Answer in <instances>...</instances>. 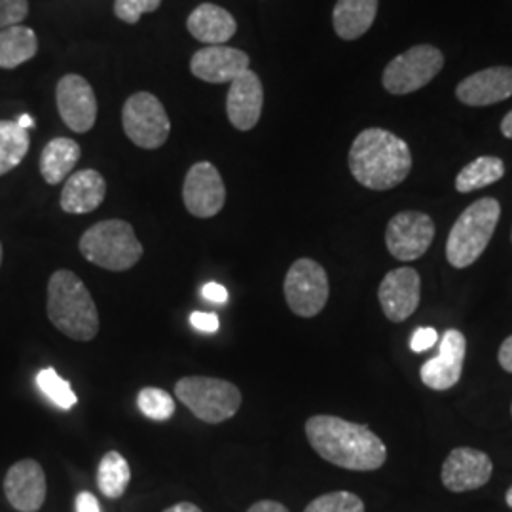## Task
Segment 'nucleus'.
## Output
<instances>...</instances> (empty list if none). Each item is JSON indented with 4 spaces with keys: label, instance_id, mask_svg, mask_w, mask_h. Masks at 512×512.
Returning <instances> with one entry per match:
<instances>
[{
    "label": "nucleus",
    "instance_id": "obj_20",
    "mask_svg": "<svg viewBox=\"0 0 512 512\" xmlns=\"http://www.w3.org/2000/svg\"><path fill=\"white\" fill-rule=\"evenodd\" d=\"M107 196V183L95 169L73 173L61 192V209L69 215H86L95 211Z\"/></svg>",
    "mask_w": 512,
    "mask_h": 512
},
{
    "label": "nucleus",
    "instance_id": "obj_8",
    "mask_svg": "<svg viewBox=\"0 0 512 512\" xmlns=\"http://www.w3.org/2000/svg\"><path fill=\"white\" fill-rule=\"evenodd\" d=\"M444 67V55L435 46L420 44L391 59L382 82L391 95H406L427 86Z\"/></svg>",
    "mask_w": 512,
    "mask_h": 512
},
{
    "label": "nucleus",
    "instance_id": "obj_44",
    "mask_svg": "<svg viewBox=\"0 0 512 512\" xmlns=\"http://www.w3.org/2000/svg\"><path fill=\"white\" fill-rule=\"evenodd\" d=\"M511 410H512V408H511Z\"/></svg>",
    "mask_w": 512,
    "mask_h": 512
},
{
    "label": "nucleus",
    "instance_id": "obj_37",
    "mask_svg": "<svg viewBox=\"0 0 512 512\" xmlns=\"http://www.w3.org/2000/svg\"><path fill=\"white\" fill-rule=\"evenodd\" d=\"M497 359H499V365L503 366L507 372L512 374V336H509L497 353Z\"/></svg>",
    "mask_w": 512,
    "mask_h": 512
},
{
    "label": "nucleus",
    "instance_id": "obj_29",
    "mask_svg": "<svg viewBox=\"0 0 512 512\" xmlns=\"http://www.w3.org/2000/svg\"><path fill=\"white\" fill-rule=\"evenodd\" d=\"M139 410L154 421H167L175 412V399L160 387H145L137 395Z\"/></svg>",
    "mask_w": 512,
    "mask_h": 512
},
{
    "label": "nucleus",
    "instance_id": "obj_24",
    "mask_svg": "<svg viewBox=\"0 0 512 512\" xmlns=\"http://www.w3.org/2000/svg\"><path fill=\"white\" fill-rule=\"evenodd\" d=\"M38 52V38L31 27L0 29V69H16Z\"/></svg>",
    "mask_w": 512,
    "mask_h": 512
},
{
    "label": "nucleus",
    "instance_id": "obj_3",
    "mask_svg": "<svg viewBox=\"0 0 512 512\" xmlns=\"http://www.w3.org/2000/svg\"><path fill=\"white\" fill-rule=\"evenodd\" d=\"M48 317L55 329L76 342H90L99 332V313L92 294L69 270H59L50 277Z\"/></svg>",
    "mask_w": 512,
    "mask_h": 512
},
{
    "label": "nucleus",
    "instance_id": "obj_42",
    "mask_svg": "<svg viewBox=\"0 0 512 512\" xmlns=\"http://www.w3.org/2000/svg\"><path fill=\"white\" fill-rule=\"evenodd\" d=\"M505 499H507V505L512 509V486L507 490V497H505Z\"/></svg>",
    "mask_w": 512,
    "mask_h": 512
},
{
    "label": "nucleus",
    "instance_id": "obj_12",
    "mask_svg": "<svg viewBox=\"0 0 512 512\" xmlns=\"http://www.w3.org/2000/svg\"><path fill=\"white\" fill-rule=\"evenodd\" d=\"M57 110L74 133H88L97 120V99L92 84L80 74H65L55 88Z\"/></svg>",
    "mask_w": 512,
    "mask_h": 512
},
{
    "label": "nucleus",
    "instance_id": "obj_26",
    "mask_svg": "<svg viewBox=\"0 0 512 512\" xmlns=\"http://www.w3.org/2000/svg\"><path fill=\"white\" fill-rule=\"evenodd\" d=\"M31 147L29 131L18 122L0 120V177L16 169Z\"/></svg>",
    "mask_w": 512,
    "mask_h": 512
},
{
    "label": "nucleus",
    "instance_id": "obj_14",
    "mask_svg": "<svg viewBox=\"0 0 512 512\" xmlns=\"http://www.w3.org/2000/svg\"><path fill=\"white\" fill-rule=\"evenodd\" d=\"M465 353V336L456 329L446 330L440 338L439 355L421 366V382L435 391L452 389L461 380Z\"/></svg>",
    "mask_w": 512,
    "mask_h": 512
},
{
    "label": "nucleus",
    "instance_id": "obj_33",
    "mask_svg": "<svg viewBox=\"0 0 512 512\" xmlns=\"http://www.w3.org/2000/svg\"><path fill=\"white\" fill-rule=\"evenodd\" d=\"M437 342H439L437 330L431 329V327H421V329L416 330V332L412 334V338H410V349H412L414 353H423V351L433 348Z\"/></svg>",
    "mask_w": 512,
    "mask_h": 512
},
{
    "label": "nucleus",
    "instance_id": "obj_23",
    "mask_svg": "<svg viewBox=\"0 0 512 512\" xmlns=\"http://www.w3.org/2000/svg\"><path fill=\"white\" fill-rule=\"evenodd\" d=\"M80 156H82V148L73 139H67V137L52 139L40 154V173L44 181L55 186L69 179Z\"/></svg>",
    "mask_w": 512,
    "mask_h": 512
},
{
    "label": "nucleus",
    "instance_id": "obj_17",
    "mask_svg": "<svg viewBox=\"0 0 512 512\" xmlns=\"http://www.w3.org/2000/svg\"><path fill=\"white\" fill-rule=\"evenodd\" d=\"M249 55L230 46H205L190 59V73L209 84H224L249 71Z\"/></svg>",
    "mask_w": 512,
    "mask_h": 512
},
{
    "label": "nucleus",
    "instance_id": "obj_28",
    "mask_svg": "<svg viewBox=\"0 0 512 512\" xmlns=\"http://www.w3.org/2000/svg\"><path fill=\"white\" fill-rule=\"evenodd\" d=\"M37 384L38 389L61 410H71L74 404L78 403V397H76L71 384L67 380H63L54 368L40 370Z\"/></svg>",
    "mask_w": 512,
    "mask_h": 512
},
{
    "label": "nucleus",
    "instance_id": "obj_16",
    "mask_svg": "<svg viewBox=\"0 0 512 512\" xmlns=\"http://www.w3.org/2000/svg\"><path fill=\"white\" fill-rule=\"evenodd\" d=\"M46 475L35 459H21L4 478V494L19 512H37L46 501Z\"/></svg>",
    "mask_w": 512,
    "mask_h": 512
},
{
    "label": "nucleus",
    "instance_id": "obj_10",
    "mask_svg": "<svg viewBox=\"0 0 512 512\" xmlns=\"http://www.w3.org/2000/svg\"><path fill=\"white\" fill-rule=\"evenodd\" d=\"M435 238V222L420 211H403L389 220L385 230L387 251L397 260H418Z\"/></svg>",
    "mask_w": 512,
    "mask_h": 512
},
{
    "label": "nucleus",
    "instance_id": "obj_35",
    "mask_svg": "<svg viewBox=\"0 0 512 512\" xmlns=\"http://www.w3.org/2000/svg\"><path fill=\"white\" fill-rule=\"evenodd\" d=\"M74 509H76V512H101L97 497L90 494V492H80V494L76 495Z\"/></svg>",
    "mask_w": 512,
    "mask_h": 512
},
{
    "label": "nucleus",
    "instance_id": "obj_19",
    "mask_svg": "<svg viewBox=\"0 0 512 512\" xmlns=\"http://www.w3.org/2000/svg\"><path fill=\"white\" fill-rule=\"evenodd\" d=\"M459 101L469 107H488L509 99L512 95L511 67H492L471 74L459 82Z\"/></svg>",
    "mask_w": 512,
    "mask_h": 512
},
{
    "label": "nucleus",
    "instance_id": "obj_1",
    "mask_svg": "<svg viewBox=\"0 0 512 512\" xmlns=\"http://www.w3.org/2000/svg\"><path fill=\"white\" fill-rule=\"evenodd\" d=\"M311 448L332 465L348 471H376L387 459V448L368 427L338 416H311L306 421Z\"/></svg>",
    "mask_w": 512,
    "mask_h": 512
},
{
    "label": "nucleus",
    "instance_id": "obj_36",
    "mask_svg": "<svg viewBox=\"0 0 512 512\" xmlns=\"http://www.w3.org/2000/svg\"><path fill=\"white\" fill-rule=\"evenodd\" d=\"M203 298L213 304H224L228 300V291L219 283H207L202 289Z\"/></svg>",
    "mask_w": 512,
    "mask_h": 512
},
{
    "label": "nucleus",
    "instance_id": "obj_40",
    "mask_svg": "<svg viewBox=\"0 0 512 512\" xmlns=\"http://www.w3.org/2000/svg\"><path fill=\"white\" fill-rule=\"evenodd\" d=\"M501 133H503L507 139H512V110L503 118V122H501Z\"/></svg>",
    "mask_w": 512,
    "mask_h": 512
},
{
    "label": "nucleus",
    "instance_id": "obj_2",
    "mask_svg": "<svg viewBox=\"0 0 512 512\" xmlns=\"http://www.w3.org/2000/svg\"><path fill=\"white\" fill-rule=\"evenodd\" d=\"M412 169L410 148L391 131H361L349 150V171L355 181L370 190H391L406 181Z\"/></svg>",
    "mask_w": 512,
    "mask_h": 512
},
{
    "label": "nucleus",
    "instance_id": "obj_4",
    "mask_svg": "<svg viewBox=\"0 0 512 512\" xmlns=\"http://www.w3.org/2000/svg\"><path fill=\"white\" fill-rule=\"evenodd\" d=\"M80 253L103 270L126 272L141 260L143 245L126 220H101L80 238Z\"/></svg>",
    "mask_w": 512,
    "mask_h": 512
},
{
    "label": "nucleus",
    "instance_id": "obj_9",
    "mask_svg": "<svg viewBox=\"0 0 512 512\" xmlns=\"http://www.w3.org/2000/svg\"><path fill=\"white\" fill-rule=\"evenodd\" d=\"M285 300L298 317H315L327 306L329 300V277L325 268L311 260L298 258L285 277Z\"/></svg>",
    "mask_w": 512,
    "mask_h": 512
},
{
    "label": "nucleus",
    "instance_id": "obj_22",
    "mask_svg": "<svg viewBox=\"0 0 512 512\" xmlns=\"http://www.w3.org/2000/svg\"><path fill=\"white\" fill-rule=\"evenodd\" d=\"M378 14V0H338L332 12L336 35L344 40H357L372 27Z\"/></svg>",
    "mask_w": 512,
    "mask_h": 512
},
{
    "label": "nucleus",
    "instance_id": "obj_38",
    "mask_svg": "<svg viewBox=\"0 0 512 512\" xmlns=\"http://www.w3.org/2000/svg\"><path fill=\"white\" fill-rule=\"evenodd\" d=\"M247 512H291L285 505L277 503V501H270V499H264V501H258L255 505H251V509Z\"/></svg>",
    "mask_w": 512,
    "mask_h": 512
},
{
    "label": "nucleus",
    "instance_id": "obj_27",
    "mask_svg": "<svg viewBox=\"0 0 512 512\" xmlns=\"http://www.w3.org/2000/svg\"><path fill=\"white\" fill-rule=\"evenodd\" d=\"M131 480V469L126 458L118 452L105 454L97 469V486L109 499L122 497Z\"/></svg>",
    "mask_w": 512,
    "mask_h": 512
},
{
    "label": "nucleus",
    "instance_id": "obj_21",
    "mask_svg": "<svg viewBox=\"0 0 512 512\" xmlns=\"http://www.w3.org/2000/svg\"><path fill=\"white\" fill-rule=\"evenodd\" d=\"M186 27L192 37L211 46L228 42L238 31V23L234 16L222 6L211 2L200 4L186 19Z\"/></svg>",
    "mask_w": 512,
    "mask_h": 512
},
{
    "label": "nucleus",
    "instance_id": "obj_30",
    "mask_svg": "<svg viewBox=\"0 0 512 512\" xmlns=\"http://www.w3.org/2000/svg\"><path fill=\"white\" fill-rule=\"evenodd\" d=\"M304 512H365V503L351 492H330L313 499Z\"/></svg>",
    "mask_w": 512,
    "mask_h": 512
},
{
    "label": "nucleus",
    "instance_id": "obj_25",
    "mask_svg": "<svg viewBox=\"0 0 512 512\" xmlns=\"http://www.w3.org/2000/svg\"><path fill=\"white\" fill-rule=\"evenodd\" d=\"M505 177V164L497 156H480L471 164L465 165L456 177V190L469 194L490 184L497 183Z\"/></svg>",
    "mask_w": 512,
    "mask_h": 512
},
{
    "label": "nucleus",
    "instance_id": "obj_13",
    "mask_svg": "<svg viewBox=\"0 0 512 512\" xmlns=\"http://www.w3.org/2000/svg\"><path fill=\"white\" fill-rule=\"evenodd\" d=\"M494 473L488 454L475 448H456L442 465V484L450 492H473L486 486Z\"/></svg>",
    "mask_w": 512,
    "mask_h": 512
},
{
    "label": "nucleus",
    "instance_id": "obj_15",
    "mask_svg": "<svg viewBox=\"0 0 512 512\" xmlns=\"http://www.w3.org/2000/svg\"><path fill=\"white\" fill-rule=\"evenodd\" d=\"M378 298L385 317L393 323H403L420 306V274L408 266L391 270L380 283Z\"/></svg>",
    "mask_w": 512,
    "mask_h": 512
},
{
    "label": "nucleus",
    "instance_id": "obj_41",
    "mask_svg": "<svg viewBox=\"0 0 512 512\" xmlns=\"http://www.w3.org/2000/svg\"><path fill=\"white\" fill-rule=\"evenodd\" d=\"M19 126L23 129L31 128L33 126V118L29 114H23L18 120Z\"/></svg>",
    "mask_w": 512,
    "mask_h": 512
},
{
    "label": "nucleus",
    "instance_id": "obj_7",
    "mask_svg": "<svg viewBox=\"0 0 512 512\" xmlns=\"http://www.w3.org/2000/svg\"><path fill=\"white\" fill-rule=\"evenodd\" d=\"M122 126L129 141L145 150L164 147L171 133V120L156 95L133 93L122 110Z\"/></svg>",
    "mask_w": 512,
    "mask_h": 512
},
{
    "label": "nucleus",
    "instance_id": "obj_31",
    "mask_svg": "<svg viewBox=\"0 0 512 512\" xmlns=\"http://www.w3.org/2000/svg\"><path fill=\"white\" fill-rule=\"evenodd\" d=\"M162 6V0H114V14L124 23L135 25L143 14H152Z\"/></svg>",
    "mask_w": 512,
    "mask_h": 512
},
{
    "label": "nucleus",
    "instance_id": "obj_18",
    "mask_svg": "<svg viewBox=\"0 0 512 512\" xmlns=\"http://www.w3.org/2000/svg\"><path fill=\"white\" fill-rule=\"evenodd\" d=\"M264 107V88L251 69L230 82L226 97L228 120L239 131H251L258 124Z\"/></svg>",
    "mask_w": 512,
    "mask_h": 512
},
{
    "label": "nucleus",
    "instance_id": "obj_11",
    "mask_svg": "<svg viewBox=\"0 0 512 512\" xmlns=\"http://www.w3.org/2000/svg\"><path fill=\"white\" fill-rule=\"evenodd\" d=\"M186 211L198 219L219 215L226 203V186L219 169L209 162H198L186 173L183 186Z\"/></svg>",
    "mask_w": 512,
    "mask_h": 512
},
{
    "label": "nucleus",
    "instance_id": "obj_6",
    "mask_svg": "<svg viewBox=\"0 0 512 512\" xmlns=\"http://www.w3.org/2000/svg\"><path fill=\"white\" fill-rule=\"evenodd\" d=\"M175 397L205 423H222L236 416L241 391L232 382L207 376H186L175 384Z\"/></svg>",
    "mask_w": 512,
    "mask_h": 512
},
{
    "label": "nucleus",
    "instance_id": "obj_39",
    "mask_svg": "<svg viewBox=\"0 0 512 512\" xmlns=\"http://www.w3.org/2000/svg\"><path fill=\"white\" fill-rule=\"evenodd\" d=\"M164 512H203L198 505H194V503H177V505H173V507H169V509H165Z\"/></svg>",
    "mask_w": 512,
    "mask_h": 512
},
{
    "label": "nucleus",
    "instance_id": "obj_5",
    "mask_svg": "<svg viewBox=\"0 0 512 512\" xmlns=\"http://www.w3.org/2000/svg\"><path fill=\"white\" fill-rule=\"evenodd\" d=\"M499 217L501 205L495 198H482L471 203L450 230L446 241L448 262L458 270L475 264L494 236Z\"/></svg>",
    "mask_w": 512,
    "mask_h": 512
},
{
    "label": "nucleus",
    "instance_id": "obj_43",
    "mask_svg": "<svg viewBox=\"0 0 512 512\" xmlns=\"http://www.w3.org/2000/svg\"><path fill=\"white\" fill-rule=\"evenodd\" d=\"M0 264H2V243H0Z\"/></svg>",
    "mask_w": 512,
    "mask_h": 512
},
{
    "label": "nucleus",
    "instance_id": "obj_32",
    "mask_svg": "<svg viewBox=\"0 0 512 512\" xmlns=\"http://www.w3.org/2000/svg\"><path fill=\"white\" fill-rule=\"evenodd\" d=\"M29 16L27 0H0V29L16 27Z\"/></svg>",
    "mask_w": 512,
    "mask_h": 512
},
{
    "label": "nucleus",
    "instance_id": "obj_34",
    "mask_svg": "<svg viewBox=\"0 0 512 512\" xmlns=\"http://www.w3.org/2000/svg\"><path fill=\"white\" fill-rule=\"evenodd\" d=\"M190 325L205 334H213L220 327L219 315L217 313H205V311H194L190 315Z\"/></svg>",
    "mask_w": 512,
    "mask_h": 512
}]
</instances>
